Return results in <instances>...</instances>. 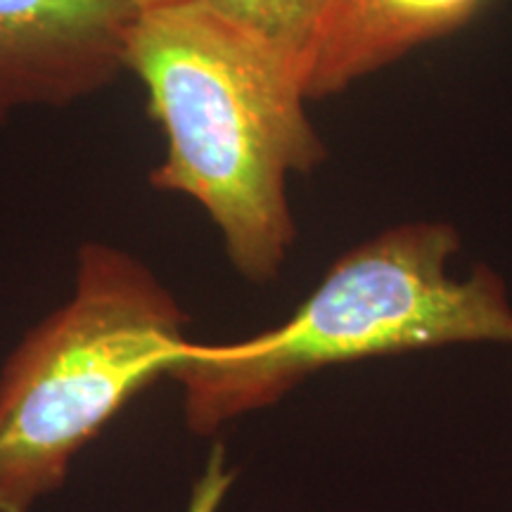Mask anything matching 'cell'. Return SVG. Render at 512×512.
I'll use <instances>...</instances> for the list:
<instances>
[{
  "instance_id": "8992f818",
  "label": "cell",
  "mask_w": 512,
  "mask_h": 512,
  "mask_svg": "<svg viewBox=\"0 0 512 512\" xmlns=\"http://www.w3.org/2000/svg\"><path fill=\"white\" fill-rule=\"evenodd\" d=\"M247 34L306 74L313 43L332 0H207Z\"/></svg>"
},
{
  "instance_id": "52a82bcc",
  "label": "cell",
  "mask_w": 512,
  "mask_h": 512,
  "mask_svg": "<svg viewBox=\"0 0 512 512\" xmlns=\"http://www.w3.org/2000/svg\"><path fill=\"white\" fill-rule=\"evenodd\" d=\"M230 482H233V472L226 467L221 446H216L209 458L207 470H204L202 479L197 482L195 491H192L188 512H216L223 496H226Z\"/></svg>"
},
{
  "instance_id": "6da1fadb",
  "label": "cell",
  "mask_w": 512,
  "mask_h": 512,
  "mask_svg": "<svg viewBox=\"0 0 512 512\" xmlns=\"http://www.w3.org/2000/svg\"><path fill=\"white\" fill-rule=\"evenodd\" d=\"M124 69L143 83L166 140L152 188L200 204L235 271L271 283L297 240L290 178L328 155L302 76L207 0L138 10Z\"/></svg>"
},
{
  "instance_id": "3957f363",
  "label": "cell",
  "mask_w": 512,
  "mask_h": 512,
  "mask_svg": "<svg viewBox=\"0 0 512 512\" xmlns=\"http://www.w3.org/2000/svg\"><path fill=\"white\" fill-rule=\"evenodd\" d=\"M181 306L145 261L107 242L76 254L74 292L0 373V512H29L128 401L190 349Z\"/></svg>"
},
{
  "instance_id": "277c9868",
  "label": "cell",
  "mask_w": 512,
  "mask_h": 512,
  "mask_svg": "<svg viewBox=\"0 0 512 512\" xmlns=\"http://www.w3.org/2000/svg\"><path fill=\"white\" fill-rule=\"evenodd\" d=\"M136 12L126 0H0V126L117 81Z\"/></svg>"
},
{
  "instance_id": "5b68a950",
  "label": "cell",
  "mask_w": 512,
  "mask_h": 512,
  "mask_svg": "<svg viewBox=\"0 0 512 512\" xmlns=\"http://www.w3.org/2000/svg\"><path fill=\"white\" fill-rule=\"evenodd\" d=\"M489 0H332L306 64L309 100L347 91L411 50L456 34Z\"/></svg>"
},
{
  "instance_id": "ba28073f",
  "label": "cell",
  "mask_w": 512,
  "mask_h": 512,
  "mask_svg": "<svg viewBox=\"0 0 512 512\" xmlns=\"http://www.w3.org/2000/svg\"><path fill=\"white\" fill-rule=\"evenodd\" d=\"M128 5H133L136 10H147V8H157V5L171 3V0H126Z\"/></svg>"
},
{
  "instance_id": "7a4b0ae2",
  "label": "cell",
  "mask_w": 512,
  "mask_h": 512,
  "mask_svg": "<svg viewBox=\"0 0 512 512\" xmlns=\"http://www.w3.org/2000/svg\"><path fill=\"white\" fill-rule=\"evenodd\" d=\"M460 235L411 221L342 254L309 299L275 330L233 344L192 342L169 377L195 434L259 411L318 370L448 344H512L503 278L479 264L456 278Z\"/></svg>"
}]
</instances>
